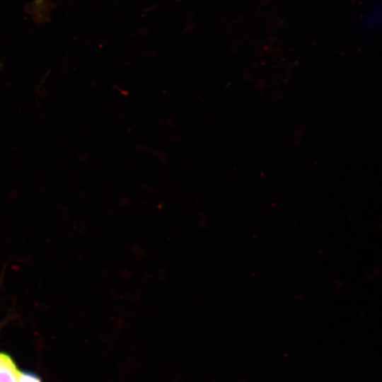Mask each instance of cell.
Returning <instances> with one entry per match:
<instances>
[{
    "label": "cell",
    "mask_w": 382,
    "mask_h": 382,
    "mask_svg": "<svg viewBox=\"0 0 382 382\" xmlns=\"http://www.w3.org/2000/svg\"><path fill=\"white\" fill-rule=\"evenodd\" d=\"M20 372L11 356L0 352V382H18Z\"/></svg>",
    "instance_id": "6da1fadb"
},
{
    "label": "cell",
    "mask_w": 382,
    "mask_h": 382,
    "mask_svg": "<svg viewBox=\"0 0 382 382\" xmlns=\"http://www.w3.org/2000/svg\"><path fill=\"white\" fill-rule=\"evenodd\" d=\"M18 382H41V380L34 374L20 372Z\"/></svg>",
    "instance_id": "3957f363"
},
{
    "label": "cell",
    "mask_w": 382,
    "mask_h": 382,
    "mask_svg": "<svg viewBox=\"0 0 382 382\" xmlns=\"http://www.w3.org/2000/svg\"><path fill=\"white\" fill-rule=\"evenodd\" d=\"M30 11L35 21L44 22L48 16L47 0H33L30 6Z\"/></svg>",
    "instance_id": "7a4b0ae2"
}]
</instances>
